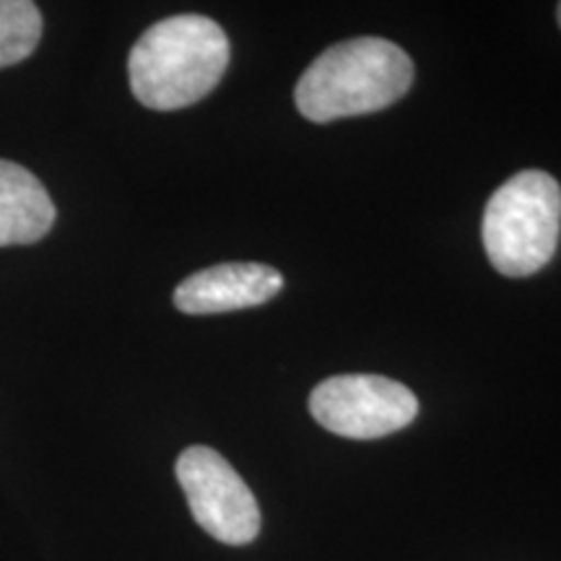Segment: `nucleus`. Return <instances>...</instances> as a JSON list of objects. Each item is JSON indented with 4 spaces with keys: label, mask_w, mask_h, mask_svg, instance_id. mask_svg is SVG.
<instances>
[{
    "label": "nucleus",
    "mask_w": 561,
    "mask_h": 561,
    "mask_svg": "<svg viewBox=\"0 0 561 561\" xmlns=\"http://www.w3.org/2000/svg\"><path fill=\"white\" fill-rule=\"evenodd\" d=\"M284 289V276L265 263H221L187 276L174 289V307L185 314H221L261 307Z\"/></svg>",
    "instance_id": "nucleus-6"
},
{
    "label": "nucleus",
    "mask_w": 561,
    "mask_h": 561,
    "mask_svg": "<svg viewBox=\"0 0 561 561\" xmlns=\"http://www.w3.org/2000/svg\"><path fill=\"white\" fill-rule=\"evenodd\" d=\"M178 481L195 523L216 541L248 546L261 533V507L242 476L210 447L193 445L178 458Z\"/></svg>",
    "instance_id": "nucleus-4"
},
{
    "label": "nucleus",
    "mask_w": 561,
    "mask_h": 561,
    "mask_svg": "<svg viewBox=\"0 0 561 561\" xmlns=\"http://www.w3.org/2000/svg\"><path fill=\"white\" fill-rule=\"evenodd\" d=\"M310 413L322 430L348 439H377L416 419L419 401L405 385L380 375H339L310 396Z\"/></svg>",
    "instance_id": "nucleus-5"
},
{
    "label": "nucleus",
    "mask_w": 561,
    "mask_h": 561,
    "mask_svg": "<svg viewBox=\"0 0 561 561\" xmlns=\"http://www.w3.org/2000/svg\"><path fill=\"white\" fill-rule=\"evenodd\" d=\"M413 83V62L380 37L346 39L328 47L294 89L297 110L312 123L369 115L396 104Z\"/></svg>",
    "instance_id": "nucleus-2"
},
{
    "label": "nucleus",
    "mask_w": 561,
    "mask_h": 561,
    "mask_svg": "<svg viewBox=\"0 0 561 561\" xmlns=\"http://www.w3.org/2000/svg\"><path fill=\"white\" fill-rule=\"evenodd\" d=\"M227 66V32L201 13H180L140 34L128 58V79L144 107L174 112L210 94Z\"/></svg>",
    "instance_id": "nucleus-1"
},
{
    "label": "nucleus",
    "mask_w": 561,
    "mask_h": 561,
    "mask_svg": "<svg viewBox=\"0 0 561 561\" xmlns=\"http://www.w3.org/2000/svg\"><path fill=\"white\" fill-rule=\"evenodd\" d=\"M559 26H561V3H559Z\"/></svg>",
    "instance_id": "nucleus-9"
},
{
    "label": "nucleus",
    "mask_w": 561,
    "mask_h": 561,
    "mask_svg": "<svg viewBox=\"0 0 561 561\" xmlns=\"http://www.w3.org/2000/svg\"><path fill=\"white\" fill-rule=\"evenodd\" d=\"M483 248L507 278L549 265L561 234V187L551 174L528 170L510 178L483 210Z\"/></svg>",
    "instance_id": "nucleus-3"
},
{
    "label": "nucleus",
    "mask_w": 561,
    "mask_h": 561,
    "mask_svg": "<svg viewBox=\"0 0 561 561\" xmlns=\"http://www.w3.org/2000/svg\"><path fill=\"white\" fill-rule=\"evenodd\" d=\"M53 224L55 203L45 185L26 167L0 159V248L39 242Z\"/></svg>",
    "instance_id": "nucleus-7"
},
{
    "label": "nucleus",
    "mask_w": 561,
    "mask_h": 561,
    "mask_svg": "<svg viewBox=\"0 0 561 561\" xmlns=\"http://www.w3.org/2000/svg\"><path fill=\"white\" fill-rule=\"evenodd\" d=\"M42 11L32 0H0V68L16 66L37 50Z\"/></svg>",
    "instance_id": "nucleus-8"
}]
</instances>
